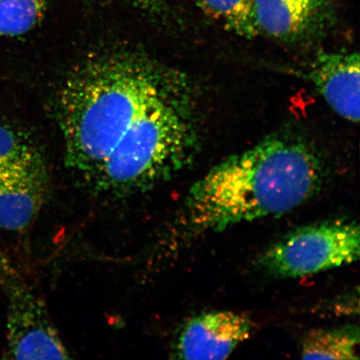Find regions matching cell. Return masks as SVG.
<instances>
[{"instance_id": "obj_1", "label": "cell", "mask_w": 360, "mask_h": 360, "mask_svg": "<svg viewBox=\"0 0 360 360\" xmlns=\"http://www.w3.org/2000/svg\"><path fill=\"white\" fill-rule=\"evenodd\" d=\"M321 159L307 142L276 135L232 155L193 184L182 223L197 232H219L237 224L281 216L321 187Z\"/></svg>"}, {"instance_id": "obj_2", "label": "cell", "mask_w": 360, "mask_h": 360, "mask_svg": "<svg viewBox=\"0 0 360 360\" xmlns=\"http://www.w3.org/2000/svg\"><path fill=\"white\" fill-rule=\"evenodd\" d=\"M179 76L141 57L120 53L79 68L58 100L68 167L90 176Z\"/></svg>"}, {"instance_id": "obj_3", "label": "cell", "mask_w": 360, "mask_h": 360, "mask_svg": "<svg viewBox=\"0 0 360 360\" xmlns=\"http://www.w3.org/2000/svg\"><path fill=\"white\" fill-rule=\"evenodd\" d=\"M198 138L193 98L180 76L87 180L96 191L116 196L148 190L193 160Z\"/></svg>"}, {"instance_id": "obj_4", "label": "cell", "mask_w": 360, "mask_h": 360, "mask_svg": "<svg viewBox=\"0 0 360 360\" xmlns=\"http://www.w3.org/2000/svg\"><path fill=\"white\" fill-rule=\"evenodd\" d=\"M360 254L358 224L332 220L290 233L261 256V267L278 277L300 278L355 262Z\"/></svg>"}, {"instance_id": "obj_5", "label": "cell", "mask_w": 360, "mask_h": 360, "mask_svg": "<svg viewBox=\"0 0 360 360\" xmlns=\"http://www.w3.org/2000/svg\"><path fill=\"white\" fill-rule=\"evenodd\" d=\"M0 285L7 300L8 359H70L46 304L6 257L0 255Z\"/></svg>"}, {"instance_id": "obj_6", "label": "cell", "mask_w": 360, "mask_h": 360, "mask_svg": "<svg viewBox=\"0 0 360 360\" xmlns=\"http://www.w3.org/2000/svg\"><path fill=\"white\" fill-rule=\"evenodd\" d=\"M48 197L46 169L39 155L0 166V229L25 231Z\"/></svg>"}, {"instance_id": "obj_7", "label": "cell", "mask_w": 360, "mask_h": 360, "mask_svg": "<svg viewBox=\"0 0 360 360\" xmlns=\"http://www.w3.org/2000/svg\"><path fill=\"white\" fill-rule=\"evenodd\" d=\"M253 322L246 314L214 310L193 317L175 342L174 354L181 359H224L250 337Z\"/></svg>"}, {"instance_id": "obj_8", "label": "cell", "mask_w": 360, "mask_h": 360, "mask_svg": "<svg viewBox=\"0 0 360 360\" xmlns=\"http://www.w3.org/2000/svg\"><path fill=\"white\" fill-rule=\"evenodd\" d=\"M260 34L285 43L308 41L334 21L332 0H255Z\"/></svg>"}, {"instance_id": "obj_9", "label": "cell", "mask_w": 360, "mask_h": 360, "mask_svg": "<svg viewBox=\"0 0 360 360\" xmlns=\"http://www.w3.org/2000/svg\"><path fill=\"white\" fill-rule=\"evenodd\" d=\"M359 68L357 53L325 52L314 58L308 72L328 106L353 123L359 120Z\"/></svg>"}, {"instance_id": "obj_10", "label": "cell", "mask_w": 360, "mask_h": 360, "mask_svg": "<svg viewBox=\"0 0 360 360\" xmlns=\"http://www.w3.org/2000/svg\"><path fill=\"white\" fill-rule=\"evenodd\" d=\"M358 328L345 326L314 330L305 337L301 348L303 359H359Z\"/></svg>"}, {"instance_id": "obj_11", "label": "cell", "mask_w": 360, "mask_h": 360, "mask_svg": "<svg viewBox=\"0 0 360 360\" xmlns=\"http://www.w3.org/2000/svg\"><path fill=\"white\" fill-rule=\"evenodd\" d=\"M206 15L229 32L248 39L259 34L255 0H197Z\"/></svg>"}, {"instance_id": "obj_12", "label": "cell", "mask_w": 360, "mask_h": 360, "mask_svg": "<svg viewBox=\"0 0 360 360\" xmlns=\"http://www.w3.org/2000/svg\"><path fill=\"white\" fill-rule=\"evenodd\" d=\"M46 0H0V36L30 32L42 20Z\"/></svg>"}, {"instance_id": "obj_13", "label": "cell", "mask_w": 360, "mask_h": 360, "mask_svg": "<svg viewBox=\"0 0 360 360\" xmlns=\"http://www.w3.org/2000/svg\"><path fill=\"white\" fill-rule=\"evenodd\" d=\"M39 155L20 135L0 124V166L16 163Z\"/></svg>"}, {"instance_id": "obj_14", "label": "cell", "mask_w": 360, "mask_h": 360, "mask_svg": "<svg viewBox=\"0 0 360 360\" xmlns=\"http://www.w3.org/2000/svg\"><path fill=\"white\" fill-rule=\"evenodd\" d=\"M123 1L137 7L139 10L154 15H160L165 11L164 0H123Z\"/></svg>"}]
</instances>
